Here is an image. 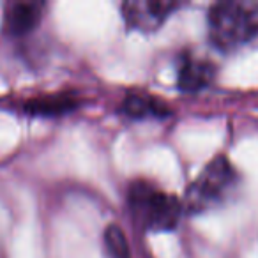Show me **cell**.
Wrapping results in <instances>:
<instances>
[{
  "mask_svg": "<svg viewBox=\"0 0 258 258\" xmlns=\"http://www.w3.org/2000/svg\"><path fill=\"white\" fill-rule=\"evenodd\" d=\"M125 207L135 226L151 233L173 232L184 216L182 200L147 179H135L127 184Z\"/></svg>",
  "mask_w": 258,
  "mask_h": 258,
  "instance_id": "cell-1",
  "label": "cell"
},
{
  "mask_svg": "<svg viewBox=\"0 0 258 258\" xmlns=\"http://www.w3.org/2000/svg\"><path fill=\"white\" fill-rule=\"evenodd\" d=\"M239 186V170L225 154H216L184 191V214L198 216L223 207L235 197Z\"/></svg>",
  "mask_w": 258,
  "mask_h": 258,
  "instance_id": "cell-2",
  "label": "cell"
},
{
  "mask_svg": "<svg viewBox=\"0 0 258 258\" xmlns=\"http://www.w3.org/2000/svg\"><path fill=\"white\" fill-rule=\"evenodd\" d=\"M207 36L223 53L237 50L258 37V0H223L207 11Z\"/></svg>",
  "mask_w": 258,
  "mask_h": 258,
  "instance_id": "cell-3",
  "label": "cell"
},
{
  "mask_svg": "<svg viewBox=\"0 0 258 258\" xmlns=\"http://www.w3.org/2000/svg\"><path fill=\"white\" fill-rule=\"evenodd\" d=\"M180 8L182 2L177 0H125L120 6V15L129 30L151 34Z\"/></svg>",
  "mask_w": 258,
  "mask_h": 258,
  "instance_id": "cell-4",
  "label": "cell"
},
{
  "mask_svg": "<svg viewBox=\"0 0 258 258\" xmlns=\"http://www.w3.org/2000/svg\"><path fill=\"white\" fill-rule=\"evenodd\" d=\"M85 104V99L76 90H57V92H43L22 99L20 111L30 117L41 118H60L78 111Z\"/></svg>",
  "mask_w": 258,
  "mask_h": 258,
  "instance_id": "cell-5",
  "label": "cell"
},
{
  "mask_svg": "<svg viewBox=\"0 0 258 258\" xmlns=\"http://www.w3.org/2000/svg\"><path fill=\"white\" fill-rule=\"evenodd\" d=\"M44 11L46 4L41 0H9L4 6L2 30L15 39L30 36L43 22Z\"/></svg>",
  "mask_w": 258,
  "mask_h": 258,
  "instance_id": "cell-6",
  "label": "cell"
},
{
  "mask_svg": "<svg viewBox=\"0 0 258 258\" xmlns=\"http://www.w3.org/2000/svg\"><path fill=\"white\" fill-rule=\"evenodd\" d=\"M218 68L212 60L191 51L180 53L177 60V89L182 94H198L214 83Z\"/></svg>",
  "mask_w": 258,
  "mask_h": 258,
  "instance_id": "cell-7",
  "label": "cell"
},
{
  "mask_svg": "<svg viewBox=\"0 0 258 258\" xmlns=\"http://www.w3.org/2000/svg\"><path fill=\"white\" fill-rule=\"evenodd\" d=\"M117 115L127 120H166L173 115V108L147 90H129L117 106Z\"/></svg>",
  "mask_w": 258,
  "mask_h": 258,
  "instance_id": "cell-8",
  "label": "cell"
},
{
  "mask_svg": "<svg viewBox=\"0 0 258 258\" xmlns=\"http://www.w3.org/2000/svg\"><path fill=\"white\" fill-rule=\"evenodd\" d=\"M103 242H104V249H106L108 258H133L131 256L127 239H125L124 232H122V228L117 223H110V225L104 228Z\"/></svg>",
  "mask_w": 258,
  "mask_h": 258,
  "instance_id": "cell-9",
  "label": "cell"
}]
</instances>
